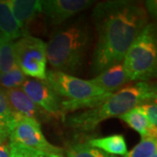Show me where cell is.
<instances>
[{
  "label": "cell",
  "instance_id": "1",
  "mask_svg": "<svg viewBox=\"0 0 157 157\" xmlns=\"http://www.w3.org/2000/svg\"><path fill=\"white\" fill-rule=\"evenodd\" d=\"M92 18L97 34L92 71L98 75L122 63L129 47L148 24V17L138 2L116 0L97 4Z\"/></svg>",
  "mask_w": 157,
  "mask_h": 157
},
{
  "label": "cell",
  "instance_id": "2",
  "mask_svg": "<svg viewBox=\"0 0 157 157\" xmlns=\"http://www.w3.org/2000/svg\"><path fill=\"white\" fill-rule=\"evenodd\" d=\"M94 41L90 24L79 17L57 26L46 44V58L53 70L73 74L85 65Z\"/></svg>",
  "mask_w": 157,
  "mask_h": 157
},
{
  "label": "cell",
  "instance_id": "3",
  "mask_svg": "<svg viewBox=\"0 0 157 157\" xmlns=\"http://www.w3.org/2000/svg\"><path fill=\"white\" fill-rule=\"evenodd\" d=\"M153 101H156V87L140 81L111 94L99 107L68 116L66 124L77 131L90 132L105 120L120 117L132 108Z\"/></svg>",
  "mask_w": 157,
  "mask_h": 157
},
{
  "label": "cell",
  "instance_id": "4",
  "mask_svg": "<svg viewBox=\"0 0 157 157\" xmlns=\"http://www.w3.org/2000/svg\"><path fill=\"white\" fill-rule=\"evenodd\" d=\"M157 46L153 24H147L129 47L122 61L129 81L146 82L156 73Z\"/></svg>",
  "mask_w": 157,
  "mask_h": 157
},
{
  "label": "cell",
  "instance_id": "5",
  "mask_svg": "<svg viewBox=\"0 0 157 157\" xmlns=\"http://www.w3.org/2000/svg\"><path fill=\"white\" fill-rule=\"evenodd\" d=\"M15 63L23 73L35 79L46 78V44L30 35L23 36L14 42Z\"/></svg>",
  "mask_w": 157,
  "mask_h": 157
},
{
  "label": "cell",
  "instance_id": "6",
  "mask_svg": "<svg viewBox=\"0 0 157 157\" xmlns=\"http://www.w3.org/2000/svg\"><path fill=\"white\" fill-rule=\"evenodd\" d=\"M45 81L58 95L67 98L70 101H81L108 94L90 80H85L56 70L46 71Z\"/></svg>",
  "mask_w": 157,
  "mask_h": 157
},
{
  "label": "cell",
  "instance_id": "7",
  "mask_svg": "<svg viewBox=\"0 0 157 157\" xmlns=\"http://www.w3.org/2000/svg\"><path fill=\"white\" fill-rule=\"evenodd\" d=\"M9 141L43 153L59 154L62 151L60 147L52 145L45 139L40 122L34 119L24 117L17 113Z\"/></svg>",
  "mask_w": 157,
  "mask_h": 157
},
{
  "label": "cell",
  "instance_id": "8",
  "mask_svg": "<svg viewBox=\"0 0 157 157\" xmlns=\"http://www.w3.org/2000/svg\"><path fill=\"white\" fill-rule=\"evenodd\" d=\"M90 0H43L40 1L41 12L50 25L59 26L68 19L93 6Z\"/></svg>",
  "mask_w": 157,
  "mask_h": 157
},
{
  "label": "cell",
  "instance_id": "9",
  "mask_svg": "<svg viewBox=\"0 0 157 157\" xmlns=\"http://www.w3.org/2000/svg\"><path fill=\"white\" fill-rule=\"evenodd\" d=\"M21 89L31 101L43 111L52 115H59L60 99L45 80L28 78L21 86Z\"/></svg>",
  "mask_w": 157,
  "mask_h": 157
},
{
  "label": "cell",
  "instance_id": "10",
  "mask_svg": "<svg viewBox=\"0 0 157 157\" xmlns=\"http://www.w3.org/2000/svg\"><path fill=\"white\" fill-rule=\"evenodd\" d=\"M6 95L11 111L24 117L32 118L36 121H42L48 113L34 104L21 88L6 90Z\"/></svg>",
  "mask_w": 157,
  "mask_h": 157
},
{
  "label": "cell",
  "instance_id": "11",
  "mask_svg": "<svg viewBox=\"0 0 157 157\" xmlns=\"http://www.w3.org/2000/svg\"><path fill=\"white\" fill-rule=\"evenodd\" d=\"M90 81L103 91L113 94V92L129 82V79L121 63L96 75Z\"/></svg>",
  "mask_w": 157,
  "mask_h": 157
},
{
  "label": "cell",
  "instance_id": "12",
  "mask_svg": "<svg viewBox=\"0 0 157 157\" xmlns=\"http://www.w3.org/2000/svg\"><path fill=\"white\" fill-rule=\"evenodd\" d=\"M8 5L19 25L27 33L26 28L30 23L41 12L39 0H8Z\"/></svg>",
  "mask_w": 157,
  "mask_h": 157
},
{
  "label": "cell",
  "instance_id": "13",
  "mask_svg": "<svg viewBox=\"0 0 157 157\" xmlns=\"http://www.w3.org/2000/svg\"><path fill=\"white\" fill-rule=\"evenodd\" d=\"M0 33L11 40L28 35L14 17L7 1L0 0Z\"/></svg>",
  "mask_w": 157,
  "mask_h": 157
},
{
  "label": "cell",
  "instance_id": "14",
  "mask_svg": "<svg viewBox=\"0 0 157 157\" xmlns=\"http://www.w3.org/2000/svg\"><path fill=\"white\" fill-rule=\"evenodd\" d=\"M90 146L112 155H125L128 153L126 140L122 135H112L91 139L87 142Z\"/></svg>",
  "mask_w": 157,
  "mask_h": 157
},
{
  "label": "cell",
  "instance_id": "15",
  "mask_svg": "<svg viewBox=\"0 0 157 157\" xmlns=\"http://www.w3.org/2000/svg\"><path fill=\"white\" fill-rule=\"evenodd\" d=\"M16 113L11 111L6 90L0 88V140H7L15 123Z\"/></svg>",
  "mask_w": 157,
  "mask_h": 157
},
{
  "label": "cell",
  "instance_id": "16",
  "mask_svg": "<svg viewBox=\"0 0 157 157\" xmlns=\"http://www.w3.org/2000/svg\"><path fill=\"white\" fill-rule=\"evenodd\" d=\"M119 118L125 121L130 128L135 130L139 135H140L141 139L151 137L149 125L140 108V106H137L132 108L131 110L125 113Z\"/></svg>",
  "mask_w": 157,
  "mask_h": 157
},
{
  "label": "cell",
  "instance_id": "17",
  "mask_svg": "<svg viewBox=\"0 0 157 157\" xmlns=\"http://www.w3.org/2000/svg\"><path fill=\"white\" fill-rule=\"evenodd\" d=\"M113 94H105L100 96H96L89 99L86 100H81V101H63L60 102V111L61 114L63 113H69L78 110V109H83V108H89L93 109L95 107L101 106L104 101L107 100L109 96Z\"/></svg>",
  "mask_w": 157,
  "mask_h": 157
},
{
  "label": "cell",
  "instance_id": "18",
  "mask_svg": "<svg viewBox=\"0 0 157 157\" xmlns=\"http://www.w3.org/2000/svg\"><path fill=\"white\" fill-rule=\"evenodd\" d=\"M15 65L14 42L0 33V74L9 72Z\"/></svg>",
  "mask_w": 157,
  "mask_h": 157
},
{
  "label": "cell",
  "instance_id": "19",
  "mask_svg": "<svg viewBox=\"0 0 157 157\" xmlns=\"http://www.w3.org/2000/svg\"><path fill=\"white\" fill-rule=\"evenodd\" d=\"M67 157H116L90 146L88 143L74 144L67 150Z\"/></svg>",
  "mask_w": 157,
  "mask_h": 157
},
{
  "label": "cell",
  "instance_id": "20",
  "mask_svg": "<svg viewBox=\"0 0 157 157\" xmlns=\"http://www.w3.org/2000/svg\"><path fill=\"white\" fill-rule=\"evenodd\" d=\"M25 79L26 76L17 65H15L9 72L0 74V86L6 88V90L17 88L22 86Z\"/></svg>",
  "mask_w": 157,
  "mask_h": 157
},
{
  "label": "cell",
  "instance_id": "21",
  "mask_svg": "<svg viewBox=\"0 0 157 157\" xmlns=\"http://www.w3.org/2000/svg\"><path fill=\"white\" fill-rule=\"evenodd\" d=\"M157 149V138L147 137L141 139L140 142L123 157H151Z\"/></svg>",
  "mask_w": 157,
  "mask_h": 157
},
{
  "label": "cell",
  "instance_id": "22",
  "mask_svg": "<svg viewBox=\"0 0 157 157\" xmlns=\"http://www.w3.org/2000/svg\"><path fill=\"white\" fill-rule=\"evenodd\" d=\"M140 108L148 122L152 138H157V106L156 101H149L140 105Z\"/></svg>",
  "mask_w": 157,
  "mask_h": 157
},
{
  "label": "cell",
  "instance_id": "23",
  "mask_svg": "<svg viewBox=\"0 0 157 157\" xmlns=\"http://www.w3.org/2000/svg\"><path fill=\"white\" fill-rule=\"evenodd\" d=\"M9 145L11 148L10 157H39L40 152L39 151L30 149L11 141H9Z\"/></svg>",
  "mask_w": 157,
  "mask_h": 157
},
{
  "label": "cell",
  "instance_id": "24",
  "mask_svg": "<svg viewBox=\"0 0 157 157\" xmlns=\"http://www.w3.org/2000/svg\"><path fill=\"white\" fill-rule=\"evenodd\" d=\"M11 148L7 140H0V157H10Z\"/></svg>",
  "mask_w": 157,
  "mask_h": 157
},
{
  "label": "cell",
  "instance_id": "25",
  "mask_svg": "<svg viewBox=\"0 0 157 157\" xmlns=\"http://www.w3.org/2000/svg\"><path fill=\"white\" fill-rule=\"evenodd\" d=\"M156 2L155 1H147L146 2V10L147 12H150L152 15H154V12L155 14L156 13Z\"/></svg>",
  "mask_w": 157,
  "mask_h": 157
},
{
  "label": "cell",
  "instance_id": "26",
  "mask_svg": "<svg viewBox=\"0 0 157 157\" xmlns=\"http://www.w3.org/2000/svg\"><path fill=\"white\" fill-rule=\"evenodd\" d=\"M39 157H63L59 154H55V153H43L40 152L39 154Z\"/></svg>",
  "mask_w": 157,
  "mask_h": 157
},
{
  "label": "cell",
  "instance_id": "27",
  "mask_svg": "<svg viewBox=\"0 0 157 157\" xmlns=\"http://www.w3.org/2000/svg\"><path fill=\"white\" fill-rule=\"evenodd\" d=\"M151 157H157V152H155V154H154V155H153Z\"/></svg>",
  "mask_w": 157,
  "mask_h": 157
}]
</instances>
